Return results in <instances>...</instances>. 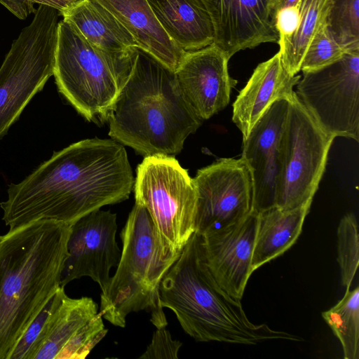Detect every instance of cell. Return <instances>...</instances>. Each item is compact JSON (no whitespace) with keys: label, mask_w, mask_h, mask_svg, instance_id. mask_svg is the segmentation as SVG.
I'll use <instances>...</instances> for the list:
<instances>
[{"label":"cell","mask_w":359,"mask_h":359,"mask_svg":"<svg viewBox=\"0 0 359 359\" xmlns=\"http://www.w3.org/2000/svg\"><path fill=\"white\" fill-rule=\"evenodd\" d=\"M134 177L124 147L114 140L73 143L41 163L0 203L9 231L38 220L72 224L107 205L128 198Z\"/></svg>","instance_id":"6da1fadb"},{"label":"cell","mask_w":359,"mask_h":359,"mask_svg":"<svg viewBox=\"0 0 359 359\" xmlns=\"http://www.w3.org/2000/svg\"><path fill=\"white\" fill-rule=\"evenodd\" d=\"M71 226L38 220L0 236V359L61 286Z\"/></svg>","instance_id":"7a4b0ae2"},{"label":"cell","mask_w":359,"mask_h":359,"mask_svg":"<svg viewBox=\"0 0 359 359\" xmlns=\"http://www.w3.org/2000/svg\"><path fill=\"white\" fill-rule=\"evenodd\" d=\"M106 121L113 140L147 156L179 154L203 120L184 98L175 72L138 47Z\"/></svg>","instance_id":"3957f363"},{"label":"cell","mask_w":359,"mask_h":359,"mask_svg":"<svg viewBox=\"0 0 359 359\" xmlns=\"http://www.w3.org/2000/svg\"><path fill=\"white\" fill-rule=\"evenodd\" d=\"M159 294L162 307L172 311L184 331L196 341L257 344L276 339L303 341L248 319L241 301L231 297L212 276L202 237L196 232L163 278Z\"/></svg>","instance_id":"277c9868"},{"label":"cell","mask_w":359,"mask_h":359,"mask_svg":"<svg viewBox=\"0 0 359 359\" xmlns=\"http://www.w3.org/2000/svg\"><path fill=\"white\" fill-rule=\"evenodd\" d=\"M122 251L114 275L100 295V313L113 325L125 327L131 312L151 313L156 328L168 325L160 302L161 282L180 254L162 246L151 217L135 203L121 232Z\"/></svg>","instance_id":"5b68a950"},{"label":"cell","mask_w":359,"mask_h":359,"mask_svg":"<svg viewBox=\"0 0 359 359\" xmlns=\"http://www.w3.org/2000/svg\"><path fill=\"white\" fill-rule=\"evenodd\" d=\"M60 12L39 5L0 67V138L53 76Z\"/></svg>","instance_id":"8992f818"},{"label":"cell","mask_w":359,"mask_h":359,"mask_svg":"<svg viewBox=\"0 0 359 359\" xmlns=\"http://www.w3.org/2000/svg\"><path fill=\"white\" fill-rule=\"evenodd\" d=\"M133 188L135 203L149 212L165 252L180 254L195 232L193 178L172 156H147L137 165Z\"/></svg>","instance_id":"52a82bcc"},{"label":"cell","mask_w":359,"mask_h":359,"mask_svg":"<svg viewBox=\"0 0 359 359\" xmlns=\"http://www.w3.org/2000/svg\"><path fill=\"white\" fill-rule=\"evenodd\" d=\"M53 76L59 92L89 121H106L129 78L116 70L70 22L58 24Z\"/></svg>","instance_id":"ba28073f"},{"label":"cell","mask_w":359,"mask_h":359,"mask_svg":"<svg viewBox=\"0 0 359 359\" xmlns=\"http://www.w3.org/2000/svg\"><path fill=\"white\" fill-rule=\"evenodd\" d=\"M334 139L316 123L298 97L290 102L281 137L276 207L290 210L313 201Z\"/></svg>","instance_id":"9c48e42d"},{"label":"cell","mask_w":359,"mask_h":359,"mask_svg":"<svg viewBox=\"0 0 359 359\" xmlns=\"http://www.w3.org/2000/svg\"><path fill=\"white\" fill-rule=\"evenodd\" d=\"M303 72L296 95L316 123L333 137L359 140V50Z\"/></svg>","instance_id":"30bf717a"},{"label":"cell","mask_w":359,"mask_h":359,"mask_svg":"<svg viewBox=\"0 0 359 359\" xmlns=\"http://www.w3.org/2000/svg\"><path fill=\"white\" fill-rule=\"evenodd\" d=\"M47 306L29 359H84L108 332L90 297L71 298L60 286Z\"/></svg>","instance_id":"8fae6325"},{"label":"cell","mask_w":359,"mask_h":359,"mask_svg":"<svg viewBox=\"0 0 359 359\" xmlns=\"http://www.w3.org/2000/svg\"><path fill=\"white\" fill-rule=\"evenodd\" d=\"M193 182L198 235L231 225L252 210V181L241 157L218 159L198 170Z\"/></svg>","instance_id":"7c38bea8"},{"label":"cell","mask_w":359,"mask_h":359,"mask_svg":"<svg viewBox=\"0 0 359 359\" xmlns=\"http://www.w3.org/2000/svg\"><path fill=\"white\" fill-rule=\"evenodd\" d=\"M116 231V215L110 210H96L73 223L61 286L88 276L103 292L111 278V269L116 268L121 259Z\"/></svg>","instance_id":"4fadbf2b"},{"label":"cell","mask_w":359,"mask_h":359,"mask_svg":"<svg viewBox=\"0 0 359 359\" xmlns=\"http://www.w3.org/2000/svg\"><path fill=\"white\" fill-rule=\"evenodd\" d=\"M290 102L284 99L273 102L243 140L241 158L252 181V210L259 214L276 206L281 137Z\"/></svg>","instance_id":"5bb4252c"},{"label":"cell","mask_w":359,"mask_h":359,"mask_svg":"<svg viewBox=\"0 0 359 359\" xmlns=\"http://www.w3.org/2000/svg\"><path fill=\"white\" fill-rule=\"evenodd\" d=\"M259 214L251 210L238 222L201 236L208 269L221 288L241 301L251 276Z\"/></svg>","instance_id":"9a60e30c"},{"label":"cell","mask_w":359,"mask_h":359,"mask_svg":"<svg viewBox=\"0 0 359 359\" xmlns=\"http://www.w3.org/2000/svg\"><path fill=\"white\" fill-rule=\"evenodd\" d=\"M212 22L213 43L230 59L264 43L277 42L271 0H202Z\"/></svg>","instance_id":"2e32d148"},{"label":"cell","mask_w":359,"mask_h":359,"mask_svg":"<svg viewBox=\"0 0 359 359\" xmlns=\"http://www.w3.org/2000/svg\"><path fill=\"white\" fill-rule=\"evenodd\" d=\"M229 59L212 43L187 52L175 72L179 87L190 106L203 121L224 109L237 81L228 72Z\"/></svg>","instance_id":"e0dca14e"},{"label":"cell","mask_w":359,"mask_h":359,"mask_svg":"<svg viewBox=\"0 0 359 359\" xmlns=\"http://www.w3.org/2000/svg\"><path fill=\"white\" fill-rule=\"evenodd\" d=\"M60 15L75 27L114 70L130 77L138 46L108 10L95 0H77Z\"/></svg>","instance_id":"ac0fdd59"},{"label":"cell","mask_w":359,"mask_h":359,"mask_svg":"<svg viewBox=\"0 0 359 359\" xmlns=\"http://www.w3.org/2000/svg\"><path fill=\"white\" fill-rule=\"evenodd\" d=\"M301 79L285 68L278 52L259 64L233 104L232 120L245 140L257 121L278 100L294 101V87Z\"/></svg>","instance_id":"d6986e66"},{"label":"cell","mask_w":359,"mask_h":359,"mask_svg":"<svg viewBox=\"0 0 359 359\" xmlns=\"http://www.w3.org/2000/svg\"><path fill=\"white\" fill-rule=\"evenodd\" d=\"M128 31L138 47L175 72L187 52L167 34L147 0H95Z\"/></svg>","instance_id":"ffe728a7"},{"label":"cell","mask_w":359,"mask_h":359,"mask_svg":"<svg viewBox=\"0 0 359 359\" xmlns=\"http://www.w3.org/2000/svg\"><path fill=\"white\" fill-rule=\"evenodd\" d=\"M147 1L168 36L184 51L213 43L212 22L202 0Z\"/></svg>","instance_id":"44dd1931"},{"label":"cell","mask_w":359,"mask_h":359,"mask_svg":"<svg viewBox=\"0 0 359 359\" xmlns=\"http://www.w3.org/2000/svg\"><path fill=\"white\" fill-rule=\"evenodd\" d=\"M311 203L309 201L290 210H282L275 206L259 214L252 258V273L282 255L295 243L302 233Z\"/></svg>","instance_id":"7402d4cb"},{"label":"cell","mask_w":359,"mask_h":359,"mask_svg":"<svg viewBox=\"0 0 359 359\" xmlns=\"http://www.w3.org/2000/svg\"><path fill=\"white\" fill-rule=\"evenodd\" d=\"M332 0H299V19L296 30L279 39V53L286 70L292 75L300 71L306 49L320 27L327 21Z\"/></svg>","instance_id":"603a6c76"},{"label":"cell","mask_w":359,"mask_h":359,"mask_svg":"<svg viewBox=\"0 0 359 359\" xmlns=\"http://www.w3.org/2000/svg\"><path fill=\"white\" fill-rule=\"evenodd\" d=\"M322 316L339 339L345 359L359 358V287L346 288L344 297Z\"/></svg>","instance_id":"cb8c5ba5"},{"label":"cell","mask_w":359,"mask_h":359,"mask_svg":"<svg viewBox=\"0 0 359 359\" xmlns=\"http://www.w3.org/2000/svg\"><path fill=\"white\" fill-rule=\"evenodd\" d=\"M327 23L346 50H359V0H332Z\"/></svg>","instance_id":"d4e9b609"},{"label":"cell","mask_w":359,"mask_h":359,"mask_svg":"<svg viewBox=\"0 0 359 359\" xmlns=\"http://www.w3.org/2000/svg\"><path fill=\"white\" fill-rule=\"evenodd\" d=\"M337 252L341 283L350 288L359 263L358 222L353 213L341 219L337 229Z\"/></svg>","instance_id":"484cf974"},{"label":"cell","mask_w":359,"mask_h":359,"mask_svg":"<svg viewBox=\"0 0 359 359\" xmlns=\"http://www.w3.org/2000/svg\"><path fill=\"white\" fill-rule=\"evenodd\" d=\"M347 50L331 33L327 21L311 39L302 61L300 71H312L340 59Z\"/></svg>","instance_id":"4316f807"},{"label":"cell","mask_w":359,"mask_h":359,"mask_svg":"<svg viewBox=\"0 0 359 359\" xmlns=\"http://www.w3.org/2000/svg\"><path fill=\"white\" fill-rule=\"evenodd\" d=\"M151 343L145 352L140 356L142 359H176L182 343L172 338L170 333L164 327L156 328Z\"/></svg>","instance_id":"83f0119b"},{"label":"cell","mask_w":359,"mask_h":359,"mask_svg":"<svg viewBox=\"0 0 359 359\" xmlns=\"http://www.w3.org/2000/svg\"><path fill=\"white\" fill-rule=\"evenodd\" d=\"M299 19V2L294 6L282 8L275 15L273 22L279 39L289 36L296 30Z\"/></svg>","instance_id":"f1b7e54d"},{"label":"cell","mask_w":359,"mask_h":359,"mask_svg":"<svg viewBox=\"0 0 359 359\" xmlns=\"http://www.w3.org/2000/svg\"><path fill=\"white\" fill-rule=\"evenodd\" d=\"M0 3L21 20L27 18L36 11L34 8V4L27 0H0Z\"/></svg>","instance_id":"f546056e"},{"label":"cell","mask_w":359,"mask_h":359,"mask_svg":"<svg viewBox=\"0 0 359 359\" xmlns=\"http://www.w3.org/2000/svg\"><path fill=\"white\" fill-rule=\"evenodd\" d=\"M33 4L44 5L57 10L60 13L68 8L77 0H27Z\"/></svg>","instance_id":"4dcf8cb0"},{"label":"cell","mask_w":359,"mask_h":359,"mask_svg":"<svg viewBox=\"0 0 359 359\" xmlns=\"http://www.w3.org/2000/svg\"><path fill=\"white\" fill-rule=\"evenodd\" d=\"M299 1V0H271V15H272L273 20L275 15L280 10H281L282 8H284L294 6Z\"/></svg>","instance_id":"1f68e13d"},{"label":"cell","mask_w":359,"mask_h":359,"mask_svg":"<svg viewBox=\"0 0 359 359\" xmlns=\"http://www.w3.org/2000/svg\"></svg>","instance_id":"d6a6232c"}]
</instances>
